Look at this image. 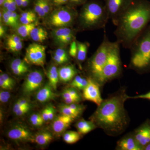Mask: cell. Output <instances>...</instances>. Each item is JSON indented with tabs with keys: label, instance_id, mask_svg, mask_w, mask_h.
Returning a JSON list of instances; mask_svg holds the SVG:
<instances>
[{
	"label": "cell",
	"instance_id": "cell-3",
	"mask_svg": "<svg viewBox=\"0 0 150 150\" xmlns=\"http://www.w3.org/2000/svg\"><path fill=\"white\" fill-rule=\"evenodd\" d=\"M78 21L82 29L104 28L109 19L104 1L95 0L83 5L78 14Z\"/></svg>",
	"mask_w": 150,
	"mask_h": 150
},
{
	"label": "cell",
	"instance_id": "cell-40",
	"mask_svg": "<svg viewBox=\"0 0 150 150\" xmlns=\"http://www.w3.org/2000/svg\"><path fill=\"white\" fill-rule=\"evenodd\" d=\"M59 57H62L69 61V57L67 51L62 48H58L54 54Z\"/></svg>",
	"mask_w": 150,
	"mask_h": 150
},
{
	"label": "cell",
	"instance_id": "cell-42",
	"mask_svg": "<svg viewBox=\"0 0 150 150\" xmlns=\"http://www.w3.org/2000/svg\"><path fill=\"white\" fill-rule=\"evenodd\" d=\"M52 58H53L54 62H56V64H65V63L69 62V61L67 60V59L59 57V56L54 54L53 55Z\"/></svg>",
	"mask_w": 150,
	"mask_h": 150
},
{
	"label": "cell",
	"instance_id": "cell-26",
	"mask_svg": "<svg viewBox=\"0 0 150 150\" xmlns=\"http://www.w3.org/2000/svg\"><path fill=\"white\" fill-rule=\"evenodd\" d=\"M81 135L79 132L69 131H66L63 134V139L66 143L73 144L78 142L81 138Z\"/></svg>",
	"mask_w": 150,
	"mask_h": 150
},
{
	"label": "cell",
	"instance_id": "cell-16",
	"mask_svg": "<svg viewBox=\"0 0 150 150\" xmlns=\"http://www.w3.org/2000/svg\"><path fill=\"white\" fill-rule=\"evenodd\" d=\"M54 90L50 84H46L38 91L36 94V99L42 103L50 101L56 96Z\"/></svg>",
	"mask_w": 150,
	"mask_h": 150
},
{
	"label": "cell",
	"instance_id": "cell-53",
	"mask_svg": "<svg viewBox=\"0 0 150 150\" xmlns=\"http://www.w3.org/2000/svg\"><path fill=\"white\" fill-rule=\"evenodd\" d=\"M29 0H23L22 3V7H26L29 4Z\"/></svg>",
	"mask_w": 150,
	"mask_h": 150
},
{
	"label": "cell",
	"instance_id": "cell-49",
	"mask_svg": "<svg viewBox=\"0 0 150 150\" xmlns=\"http://www.w3.org/2000/svg\"><path fill=\"white\" fill-rule=\"evenodd\" d=\"M41 115H42L44 121H49L48 106L44 108V109L42 110Z\"/></svg>",
	"mask_w": 150,
	"mask_h": 150
},
{
	"label": "cell",
	"instance_id": "cell-21",
	"mask_svg": "<svg viewBox=\"0 0 150 150\" xmlns=\"http://www.w3.org/2000/svg\"><path fill=\"white\" fill-rule=\"evenodd\" d=\"M30 37L35 42L41 43L48 38V33L43 28L36 26L30 33Z\"/></svg>",
	"mask_w": 150,
	"mask_h": 150
},
{
	"label": "cell",
	"instance_id": "cell-20",
	"mask_svg": "<svg viewBox=\"0 0 150 150\" xmlns=\"http://www.w3.org/2000/svg\"><path fill=\"white\" fill-rule=\"evenodd\" d=\"M96 126L92 121L81 119L77 122L76 127L81 134H86L92 131L96 128Z\"/></svg>",
	"mask_w": 150,
	"mask_h": 150
},
{
	"label": "cell",
	"instance_id": "cell-57",
	"mask_svg": "<svg viewBox=\"0 0 150 150\" xmlns=\"http://www.w3.org/2000/svg\"><path fill=\"white\" fill-rule=\"evenodd\" d=\"M5 1V0H0V5H1V6H2L3 4H4Z\"/></svg>",
	"mask_w": 150,
	"mask_h": 150
},
{
	"label": "cell",
	"instance_id": "cell-51",
	"mask_svg": "<svg viewBox=\"0 0 150 150\" xmlns=\"http://www.w3.org/2000/svg\"><path fill=\"white\" fill-rule=\"evenodd\" d=\"M130 98H142V99H149L150 100V92L141 95L137 96L129 97Z\"/></svg>",
	"mask_w": 150,
	"mask_h": 150
},
{
	"label": "cell",
	"instance_id": "cell-50",
	"mask_svg": "<svg viewBox=\"0 0 150 150\" xmlns=\"http://www.w3.org/2000/svg\"><path fill=\"white\" fill-rule=\"evenodd\" d=\"M42 1H43L44 11H45L46 15L50 11V10L49 1H48V0H42Z\"/></svg>",
	"mask_w": 150,
	"mask_h": 150
},
{
	"label": "cell",
	"instance_id": "cell-30",
	"mask_svg": "<svg viewBox=\"0 0 150 150\" xmlns=\"http://www.w3.org/2000/svg\"><path fill=\"white\" fill-rule=\"evenodd\" d=\"M29 105H30L29 100L26 98H21L18 100L14 104L13 107V111L14 113L20 108Z\"/></svg>",
	"mask_w": 150,
	"mask_h": 150
},
{
	"label": "cell",
	"instance_id": "cell-58",
	"mask_svg": "<svg viewBox=\"0 0 150 150\" xmlns=\"http://www.w3.org/2000/svg\"></svg>",
	"mask_w": 150,
	"mask_h": 150
},
{
	"label": "cell",
	"instance_id": "cell-11",
	"mask_svg": "<svg viewBox=\"0 0 150 150\" xmlns=\"http://www.w3.org/2000/svg\"><path fill=\"white\" fill-rule=\"evenodd\" d=\"M43 79V74L38 70H35L30 73L23 85V93L29 95L37 91L42 86Z\"/></svg>",
	"mask_w": 150,
	"mask_h": 150
},
{
	"label": "cell",
	"instance_id": "cell-46",
	"mask_svg": "<svg viewBox=\"0 0 150 150\" xmlns=\"http://www.w3.org/2000/svg\"><path fill=\"white\" fill-rule=\"evenodd\" d=\"M21 17L25 18H36V15L34 12L33 11H28L22 13L21 14Z\"/></svg>",
	"mask_w": 150,
	"mask_h": 150
},
{
	"label": "cell",
	"instance_id": "cell-55",
	"mask_svg": "<svg viewBox=\"0 0 150 150\" xmlns=\"http://www.w3.org/2000/svg\"><path fill=\"white\" fill-rule=\"evenodd\" d=\"M18 7H21L23 0H15Z\"/></svg>",
	"mask_w": 150,
	"mask_h": 150
},
{
	"label": "cell",
	"instance_id": "cell-7",
	"mask_svg": "<svg viewBox=\"0 0 150 150\" xmlns=\"http://www.w3.org/2000/svg\"><path fill=\"white\" fill-rule=\"evenodd\" d=\"M78 16L77 12L72 8H61L52 12L48 22L49 24L55 27H67L73 24Z\"/></svg>",
	"mask_w": 150,
	"mask_h": 150
},
{
	"label": "cell",
	"instance_id": "cell-32",
	"mask_svg": "<svg viewBox=\"0 0 150 150\" xmlns=\"http://www.w3.org/2000/svg\"><path fill=\"white\" fill-rule=\"evenodd\" d=\"M0 78L2 79L8 85L10 90L13 89L15 84V82L13 79L8 74L6 73L1 74L0 75Z\"/></svg>",
	"mask_w": 150,
	"mask_h": 150
},
{
	"label": "cell",
	"instance_id": "cell-35",
	"mask_svg": "<svg viewBox=\"0 0 150 150\" xmlns=\"http://www.w3.org/2000/svg\"><path fill=\"white\" fill-rule=\"evenodd\" d=\"M3 21H4V23L6 25L12 26V27H13V26H16V25H17L16 23L9 16L8 14L6 12L5 10H4V11H3Z\"/></svg>",
	"mask_w": 150,
	"mask_h": 150
},
{
	"label": "cell",
	"instance_id": "cell-45",
	"mask_svg": "<svg viewBox=\"0 0 150 150\" xmlns=\"http://www.w3.org/2000/svg\"><path fill=\"white\" fill-rule=\"evenodd\" d=\"M86 3V0H69V3L72 6L84 5Z\"/></svg>",
	"mask_w": 150,
	"mask_h": 150
},
{
	"label": "cell",
	"instance_id": "cell-54",
	"mask_svg": "<svg viewBox=\"0 0 150 150\" xmlns=\"http://www.w3.org/2000/svg\"><path fill=\"white\" fill-rule=\"evenodd\" d=\"M10 0H5L3 4L4 8L6 9L9 4Z\"/></svg>",
	"mask_w": 150,
	"mask_h": 150
},
{
	"label": "cell",
	"instance_id": "cell-38",
	"mask_svg": "<svg viewBox=\"0 0 150 150\" xmlns=\"http://www.w3.org/2000/svg\"><path fill=\"white\" fill-rule=\"evenodd\" d=\"M7 45L13 43H19L22 41L21 38L18 35L16 34L10 35L7 38Z\"/></svg>",
	"mask_w": 150,
	"mask_h": 150
},
{
	"label": "cell",
	"instance_id": "cell-34",
	"mask_svg": "<svg viewBox=\"0 0 150 150\" xmlns=\"http://www.w3.org/2000/svg\"><path fill=\"white\" fill-rule=\"evenodd\" d=\"M78 52L77 42L76 40H74L71 43L69 51V54L73 58H76Z\"/></svg>",
	"mask_w": 150,
	"mask_h": 150
},
{
	"label": "cell",
	"instance_id": "cell-5",
	"mask_svg": "<svg viewBox=\"0 0 150 150\" xmlns=\"http://www.w3.org/2000/svg\"><path fill=\"white\" fill-rule=\"evenodd\" d=\"M111 43L112 42H110L105 34L102 43L88 63V68L91 77L98 83L107 60Z\"/></svg>",
	"mask_w": 150,
	"mask_h": 150
},
{
	"label": "cell",
	"instance_id": "cell-56",
	"mask_svg": "<svg viewBox=\"0 0 150 150\" xmlns=\"http://www.w3.org/2000/svg\"><path fill=\"white\" fill-rule=\"evenodd\" d=\"M143 150H150V143L145 146L143 148Z\"/></svg>",
	"mask_w": 150,
	"mask_h": 150
},
{
	"label": "cell",
	"instance_id": "cell-31",
	"mask_svg": "<svg viewBox=\"0 0 150 150\" xmlns=\"http://www.w3.org/2000/svg\"><path fill=\"white\" fill-rule=\"evenodd\" d=\"M34 10L40 17H43L46 15L43 8L42 0H36L34 4Z\"/></svg>",
	"mask_w": 150,
	"mask_h": 150
},
{
	"label": "cell",
	"instance_id": "cell-33",
	"mask_svg": "<svg viewBox=\"0 0 150 150\" xmlns=\"http://www.w3.org/2000/svg\"><path fill=\"white\" fill-rule=\"evenodd\" d=\"M11 96L8 90L2 89L0 92V101L3 103H6L9 100Z\"/></svg>",
	"mask_w": 150,
	"mask_h": 150
},
{
	"label": "cell",
	"instance_id": "cell-13",
	"mask_svg": "<svg viewBox=\"0 0 150 150\" xmlns=\"http://www.w3.org/2000/svg\"><path fill=\"white\" fill-rule=\"evenodd\" d=\"M134 137L139 145L144 147L150 143V122H147L140 126L134 132Z\"/></svg>",
	"mask_w": 150,
	"mask_h": 150
},
{
	"label": "cell",
	"instance_id": "cell-17",
	"mask_svg": "<svg viewBox=\"0 0 150 150\" xmlns=\"http://www.w3.org/2000/svg\"><path fill=\"white\" fill-rule=\"evenodd\" d=\"M59 79L64 83H67L72 80L77 74L78 71L72 65H67L61 67L59 69Z\"/></svg>",
	"mask_w": 150,
	"mask_h": 150
},
{
	"label": "cell",
	"instance_id": "cell-10",
	"mask_svg": "<svg viewBox=\"0 0 150 150\" xmlns=\"http://www.w3.org/2000/svg\"><path fill=\"white\" fill-rule=\"evenodd\" d=\"M109 19L116 25L119 17L127 8L131 0H103Z\"/></svg>",
	"mask_w": 150,
	"mask_h": 150
},
{
	"label": "cell",
	"instance_id": "cell-48",
	"mask_svg": "<svg viewBox=\"0 0 150 150\" xmlns=\"http://www.w3.org/2000/svg\"><path fill=\"white\" fill-rule=\"evenodd\" d=\"M17 7H18L17 5L15 0H10L9 4L6 9L11 11H15Z\"/></svg>",
	"mask_w": 150,
	"mask_h": 150
},
{
	"label": "cell",
	"instance_id": "cell-28",
	"mask_svg": "<svg viewBox=\"0 0 150 150\" xmlns=\"http://www.w3.org/2000/svg\"><path fill=\"white\" fill-rule=\"evenodd\" d=\"M59 111L61 114L67 115L74 118V119L79 117L81 113L71 109L67 104H63L59 107Z\"/></svg>",
	"mask_w": 150,
	"mask_h": 150
},
{
	"label": "cell",
	"instance_id": "cell-18",
	"mask_svg": "<svg viewBox=\"0 0 150 150\" xmlns=\"http://www.w3.org/2000/svg\"><path fill=\"white\" fill-rule=\"evenodd\" d=\"M10 68L14 74L20 76L27 72L28 67L23 60L19 59H14L11 63Z\"/></svg>",
	"mask_w": 150,
	"mask_h": 150
},
{
	"label": "cell",
	"instance_id": "cell-24",
	"mask_svg": "<svg viewBox=\"0 0 150 150\" xmlns=\"http://www.w3.org/2000/svg\"><path fill=\"white\" fill-rule=\"evenodd\" d=\"M37 23H32L28 24H22L20 25L17 29V32L21 37L25 38L30 36L32 30L37 26Z\"/></svg>",
	"mask_w": 150,
	"mask_h": 150
},
{
	"label": "cell",
	"instance_id": "cell-12",
	"mask_svg": "<svg viewBox=\"0 0 150 150\" xmlns=\"http://www.w3.org/2000/svg\"><path fill=\"white\" fill-rule=\"evenodd\" d=\"M88 83L83 90V98L98 106L103 101L100 95L98 83L91 77L88 78Z\"/></svg>",
	"mask_w": 150,
	"mask_h": 150
},
{
	"label": "cell",
	"instance_id": "cell-52",
	"mask_svg": "<svg viewBox=\"0 0 150 150\" xmlns=\"http://www.w3.org/2000/svg\"><path fill=\"white\" fill-rule=\"evenodd\" d=\"M5 33V30L4 28L3 27L1 24L0 25V36L1 37H3Z\"/></svg>",
	"mask_w": 150,
	"mask_h": 150
},
{
	"label": "cell",
	"instance_id": "cell-47",
	"mask_svg": "<svg viewBox=\"0 0 150 150\" xmlns=\"http://www.w3.org/2000/svg\"><path fill=\"white\" fill-rule=\"evenodd\" d=\"M50 1L54 6H59L69 3V0H50Z\"/></svg>",
	"mask_w": 150,
	"mask_h": 150
},
{
	"label": "cell",
	"instance_id": "cell-22",
	"mask_svg": "<svg viewBox=\"0 0 150 150\" xmlns=\"http://www.w3.org/2000/svg\"><path fill=\"white\" fill-rule=\"evenodd\" d=\"M47 76L49 80V83L54 90H56L59 80V71L56 66H52L50 67L48 70Z\"/></svg>",
	"mask_w": 150,
	"mask_h": 150
},
{
	"label": "cell",
	"instance_id": "cell-23",
	"mask_svg": "<svg viewBox=\"0 0 150 150\" xmlns=\"http://www.w3.org/2000/svg\"><path fill=\"white\" fill-rule=\"evenodd\" d=\"M77 42L78 52L76 59L80 63L84 62L86 58L89 44L86 42Z\"/></svg>",
	"mask_w": 150,
	"mask_h": 150
},
{
	"label": "cell",
	"instance_id": "cell-14",
	"mask_svg": "<svg viewBox=\"0 0 150 150\" xmlns=\"http://www.w3.org/2000/svg\"><path fill=\"white\" fill-rule=\"evenodd\" d=\"M74 118L61 114L53 120L51 127L55 134L60 135L64 133L74 121Z\"/></svg>",
	"mask_w": 150,
	"mask_h": 150
},
{
	"label": "cell",
	"instance_id": "cell-44",
	"mask_svg": "<svg viewBox=\"0 0 150 150\" xmlns=\"http://www.w3.org/2000/svg\"><path fill=\"white\" fill-rule=\"evenodd\" d=\"M36 20L35 18H25L20 17V21L22 24H28L32 23L35 22Z\"/></svg>",
	"mask_w": 150,
	"mask_h": 150
},
{
	"label": "cell",
	"instance_id": "cell-36",
	"mask_svg": "<svg viewBox=\"0 0 150 150\" xmlns=\"http://www.w3.org/2000/svg\"><path fill=\"white\" fill-rule=\"evenodd\" d=\"M8 50H10L12 52H18L22 49L23 47V43L22 41L19 43H13V44H9L7 45Z\"/></svg>",
	"mask_w": 150,
	"mask_h": 150
},
{
	"label": "cell",
	"instance_id": "cell-41",
	"mask_svg": "<svg viewBox=\"0 0 150 150\" xmlns=\"http://www.w3.org/2000/svg\"><path fill=\"white\" fill-rule=\"evenodd\" d=\"M5 10L8 14L9 16L17 25L18 23L19 18L16 13L15 11H11L7 10L6 9Z\"/></svg>",
	"mask_w": 150,
	"mask_h": 150
},
{
	"label": "cell",
	"instance_id": "cell-37",
	"mask_svg": "<svg viewBox=\"0 0 150 150\" xmlns=\"http://www.w3.org/2000/svg\"><path fill=\"white\" fill-rule=\"evenodd\" d=\"M75 40V33L70 34V35H67L64 37L61 40L59 41V43L61 44L67 45L70 43L71 44L74 40Z\"/></svg>",
	"mask_w": 150,
	"mask_h": 150
},
{
	"label": "cell",
	"instance_id": "cell-25",
	"mask_svg": "<svg viewBox=\"0 0 150 150\" xmlns=\"http://www.w3.org/2000/svg\"><path fill=\"white\" fill-rule=\"evenodd\" d=\"M88 83V78L82 77L79 75H76L73 79L71 82L70 84L71 87L77 88L78 89L83 90L85 88Z\"/></svg>",
	"mask_w": 150,
	"mask_h": 150
},
{
	"label": "cell",
	"instance_id": "cell-9",
	"mask_svg": "<svg viewBox=\"0 0 150 150\" xmlns=\"http://www.w3.org/2000/svg\"><path fill=\"white\" fill-rule=\"evenodd\" d=\"M7 135L10 139L16 142L34 141V136L29 128L22 123H16L11 126L7 132Z\"/></svg>",
	"mask_w": 150,
	"mask_h": 150
},
{
	"label": "cell",
	"instance_id": "cell-19",
	"mask_svg": "<svg viewBox=\"0 0 150 150\" xmlns=\"http://www.w3.org/2000/svg\"><path fill=\"white\" fill-rule=\"evenodd\" d=\"M54 139L52 134L47 131H43L38 132L34 137V141L40 146H46Z\"/></svg>",
	"mask_w": 150,
	"mask_h": 150
},
{
	"label": "cell",
	"instance_id": "cell-27",
	"mask_svg": "<svg viewBox=\"0 0 150 150\" xmlns=\"http://www.w3.org/2000/svg\"><path fill=\"white\" fill-rule=\"evenodd\" d=\"M75 33L74 30L67 27H60L54 30L53 35L55 40L59 42L63 38L67 35Z\"/></svg>",
	"mask_w": 150,
	"mask_h": 150
},
{
	"label": "cell",
	"instance_id": "cell-1",
	"mask_svg": "<svg viewBox=\"0 0 150 150\" xmlns=\"http://www.w3.org/2000/svg\"><path fill=\"white\" fill-rule=\"evenodd\" d=\"M150 22V1L131 0L119 17L114 35L116 41L129 48Z\"/></svg>",
	"mask_w": 150,
	"mask_h": 150
},
{
	"label": "cell",
	"instance_id": "cell-15",
	"mask_svg": "<svg viewBox=\"0 0 150 150\" xmlns=\"http://www.w3.org/2000/svg\"><path fill=\"white\" fill-rule=\"evenodd\" d=\"M118 149L121 150H141L143 149L137 143L134 135H127L118 142Z\"/></svg>",
	"mask_w": 150,
	"mask_h": 150
},
{
	"label": "cell",
	"instance_id": "cell-6",
	"mask_svg": "<svg viewBox=\"0 0 150 150\" xmlns=\"http://www.w3.org/2000/svg\"><path fill=\"white\" fill-rule=\"evenodd\" d=\"M120 45L118 41L112 42L106 63L103 70L99 83L117 77L122 71V64L120 56Z\"/></svg>",
	"mask_w": 150,
	"mask_h": 150
},
{
	"label": "cell",
	"instance_id": "cell-43",
	"mask_svg": "<svg viewBox=\"0 0 150 150\" xmlns=\"http://www.w3.org/2000/svg\"><path fill=\"white\" fill-rule=\"evenodd\" d=\"M48 107L49 121H53L55 117V108L52 105H48Z\"/></svg>",
	"mask_w": 150,
	"mask_h": 150
},
{
	"label": "cell",
	"instance_id": "cell-29",
	"mask_svg": "<svg viewBox=\"0 0 150 150\" xmlns=\"http://www.w3.org/2000/svg\"><path fill=\"white\" fill-rule=\"evenodd\" d=\"M30 122L33 126L35 127H39L42 126L45 121L40 113H33L30 117Z\"/></svg>",
	"mask_w": 150,
	"mask_h": 150
},
{
	"label": "cell",
	"instance_id": "cell-39",
	"mask_svg": "<svg viewBox=\"0 0 150 150\" xmlns=\"http://www.w3.org/2000/svg\"><path fill=\"white\" fill-rule=\"evenodd\" d=\"M31 105L27 106H22L19 108L14 114L17 116H21L26 114L30 109Z\"/></svg>",
	"mask_w": 150,
	"mask_h": 150
},
{
	"label": "cell",
	"instance_id": "cell-4",
	"mask_svg": "<svg viewBox=\"0 0 150 150\" xmlns=\"http://www.w3.org/2000/svg\"><path fill=\"white\" fill-rule=\"evenodd\" d=\"M130 67L139 72L150 70V25H148L132 44Z\"/></svg>",
	"mask_w": 150,
	"mask_h": 150
},
{
	"label": "cell",
	"instance_id": "cell-8",
	"mask_svg": "<svg viewBox=\"0 0 150 150\" xmlns=\"http://www.w3.org/2000/svg\"><path fill=\"white\" fill-rule=\"evenodd\" d=\"M46 47L38 43L30 44L26 49L25 58L32 64L43 67L46 59Z\"/></svg>",
	"mask_w": 150,
	"mask_h": 150
},
{
	"label": "cell",
	"instance_id": "cell-2",
	"mask_svg": "<svg viewBox=\"0 0 150 150\" xmlns=\"http://www.w3.org/2000/svg\"><path fill=\"white\" fill-rule=\"evenodd\" d=\"M128 98L122 93L103 100L92 115V121L109 135L121 134L129 122L124 106Z\"/></svg>",
	"mask_w": 150,
	"mask_h": 150
}]
</instances>
